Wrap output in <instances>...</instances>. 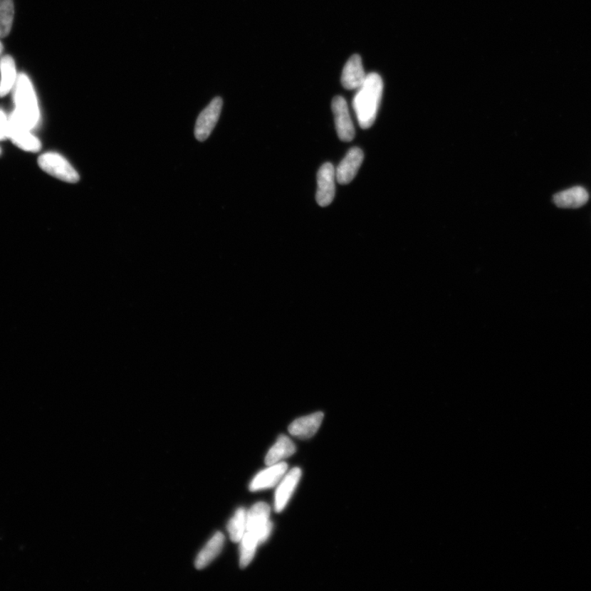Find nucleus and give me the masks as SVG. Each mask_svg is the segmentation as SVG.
I'll list each match as a JSON object with an SVG mask.
<instances>
[{
	"mask_svg": "<svg viewBox=\"0 0 591 591\" xmlns=\"http://www.w3.org/2000/svg\"><path fill=\"white\" fill-rule=\"evenodd\" d=\"M383 89V80L375 73L368 74L364 83L357 89L353 100V109L362 128L368 129L374 125L382 99Z\"/></svg>",
	"mask_w": 591,
	"mask_h": 591,
	"instance_id": "1",
	"label": "nucleus"
},
{
	"mask_svg": "<svg viewBox=\"0 0 591 591\" xmlns=\"http://www.w3.org/2000/svg\"><path fill=\"white\" fill-rule=\"evenodd\" d=\"M222 107V99L214 98L199 115L195 127V136L198 141H206L211 135L221 114Z\"/></svg>",
	"mask_w": 591,
	"mask_h": 591,
	"instance_id": "7",
	"label": "nucleus"
},
{
	"mask_svg": "<svg viewBox=\"0 0 591 591\" xmlns=\"http://www.w3.org/2000/svg\"><path fill=\"white\" fill-rule=\"evenodd\" d=\"M336 172L331 163L321 166L317 174L316 201L322 207L330 206L335 197Z\"/></svg>",
	"mask_w": 591,
	"mask_h": 591,
	"instance_id": "5",
	"label": "nucleus"
},
{
	"mask_svg": "<svg viewBox=\"0 0 591 591\" xmlns=\"http://www.w3.org/2000/svg\"><path fill=\"white\" fill-rule=\"evenodd\" d=\"M9 117L0 110V141H4L9 137Z\"/></svg>",
	"mask_w": 591,
	"mask_h": 591,
	"instance_id": "21",
	"label": "nucleus"
},
{
	"mask_svg": "<svg viewBox=\"0 0 591 591\" xmlns=\"http://www.w3.org/2000/svg\"><path fill=\"white\" fill-rule=\"evenodd\" d=\"M38 164L42 170L59 180L74 184L80 179L77 171L61 155L53 152L43 154L38 159Z\"/></svg>",
	"mask_w": 591,
	"mask_h": 591,
	"instance_id": "4",
	"label": "nucleus"
},
{
	"mask_svg": "<svg viewBox=\"0 0 591 591\" xmlns=\"http://www.w3.org/2000/svg\"><path fill=\"white\" fill-rule=\"evenodd\" d=\"M3 50H4V46H3L2 42L0 41V56L2 55Z\"/></svg>",
	"mask_w": 591,
	"mask_h": 591,
	"instance_id": "22",
	"label": "nucleus"
},
{
	"mask_svg": "<svg viewBox=\"0 0 591 591\" xmlns=\"http://www.w3.org/2000/svg\"><path fill=\"white\" fill-rule=\"evenodd\" d=\"M589 195L581 187H572L560 193L553 197L556 206L561 208H578L587 202Z\"/></svg>",
	"mask_w": 591,
	"mask_h": 591,
	"instance_id": "14",
	"label": "nucleus"
},
{
	"mask_svg": "<svg viewBox=\"0 0 591 591\" xmlns=\"http://www.w3.org/2000/svg\"><path fill=\"white\" fill-rule=\"evenodd\" d=\"M224 543V535L221 532H217L199 553L195 562L196 568L202 570L207 567L222 551Z\"/></svg>",
	"mask_w": 591,
	"mask_h": 591,
	"instance_id": "15",
	"label": "nucleus"
},
{
	"mask_svg": "<svg viewBox=\"0 0 591 591\" xmlns=\"http://www.w3.org/2000/svg\"><path fill=\"white\" fill-rule=\"evenodd\" d=\"M300 476H302V471L298 467H295L283 478L276 493L275 508L277 513L282 512L284 508L286 507L296 487L298 486Z\"/></svg>",
	"mask_w": 591,
	"mask_h": 591,
	"instance_id": "13",
	"label": "nucleus"
},
{
	"mask_svg": "<svg viewBox=\"0 0 591 591\" xmlns=\"http://www.w3.org/2000/svg\"><path fill=\"white\" fill-rule=\"evenodd\" d=\"M0 72H1V80H0V98L7 95L11 90H14L16 82H17L18 74L16 69L14 59L5 56L0 61Z\"/></svg>",
	"mask_w": 591,
	"mask_h": 591,
	"instance_id": "16",
	"label": "nucleus"
},
{
	"mask_svg": "<svg viewBox=\"0 0 591 591\" xmlns=\"http://www.w3.org/2000/svg\"><path fill=\"white\" fill-rule=\"evenodd\" d=\"M14 17L13 0H0V38H4L10 33Z\"/></svg>",
	"mask_w": 591,
	"mask_h": 591,
	"instance_id": "20",
	"label": "nucleus"
},
{
	"mask_svg": "<svg viewBox=\"0 0 591 591\" xmlns=\"http://www.w3.org/2000/svg\"><path fill=\"white\" fill-rule=\"evenodd\" d=\"M14 96L15 109L11 115L33 130L39 123L40 109L33 85L26 75H19Z\"/></svg>",
	"mask_w": 591,
	"mask_h": 591,
	"instance_id": "2",
	"label": "nucleus"
},
{
	"mask_svg": "<svg viewBox=\"0 0 591 591\" xmlns=\"http://www.w3.org/2000/svg\"><path fill=\"white\" fill-rule=\"evenodd\" d=\"M324 413L319 412L310 415L300 417L295 420L288 427V432L293 436L300 439H308L313 437L318 432L322 422H323Z\"/></svg>",
	"mask_w": 591,
	"mask_h": 591,
	"instance_id": "10",
	"label": "nucleus"
},
{
	"mask_svg": "<svg viewBox=\"0 0 591 591\" xmlns=\"http://www.w3.org/2000/svg\"><path fill=\"white\" fill-rule=\"evenodd\" d=\"M332 110L338 137L342 142H352L355 137V128L345 99L336 96L332 101Z\"/></svg>",
	"mask_w": 591,
	"mask_h": 591,
	"instance_id": "6",
	"label": "nucleus"
},
{
	"mask_svg": "<svg viewBox=\"0 0 591 591\" xmlns=\"http://www.w3.org/2000/svg\"><path fill=\"white\" fill-rule=\"evenodd\" d=\"M227 528L233 542H240L243 539L246 530V513L244 508L236 510L234 517L230 519Z\"/></svg>",
	"mask_w": 591,
	"mask_h": 591,
	"instance_id": "19",
	"label": "nucleus"
},
{
	"mask_svg": "<svg viewBox=\"0 0 591 591\" xmlns=\"http://www.w3.org/2000/svg\"><path fill=\"white\" fill-rule=\"evenodd\" d=\"M288 469L286 463H278L268 467L256 475L250 485V491L252 492L266 490L276 486L286 475Z\"/></svg>",
	"mask_w": 591,
	"mask_h": 591,
	"instance_id": "11",
	"label": "nucleus"
},
{
	"mask_svg": "<svg viewBox=\"0 0 591 591\" xmlns=\"http://www.w3.org/2000/svg\"><path fill=\"white\" fill-rule=\"evenodd\" d=\"M9 137L21 150L28 152H37L41 149L40 140L32 134L31 129L26 127L12 115L9 116Z\"/></svg>",
	"mask_w": 591,
	"mask_h": 591,
	"instance_id": "8",
	"label": "nucleus"
},
{
	"mask_svg": "<svg viewBox=\"0 0 591 591\" xmlns=\"http://www.w3.org/2000/svg\"><path fill=\"white\" fill-rule=\"evenodd\" d=\"M365 74L361 56L353 55L343 68L341 82L347 90L358 89L364 83Z\"/></svg>",
	"mask_w": 591,
	"mask_h": 591,
	"instance_id": "12",
	"label": "nucleus"
},
{
	"mask_svg": "<svg viewBox=\"0 0 591 591\" xmlns=\"http://www.w3.org/2000/svg\"><path fill=\"white\" fill-rule=\"evenodd\" d=\"M240 542V568H245L253 560L256 548L260 542L254 535L247 531Z\"/></svg>",
	"mask_w": 591,
	"mask_h": 591,
	"instance_id": "18",
	"label": "nucleus"
},
{
	"mask_svg": "<svg viewBox=\"0 0 591 591\" xmlns=\"http://www.w3.org/2000/svg\"><path fill=\"white\" fill-rule=\"evenodd\" d=\"M296 452L294 443L286 435H281L277 442L268 451L266 456V464L268 466L278 464L281 460L289 458Z\"/></svg>",
	"mask_w": 591,
	"mask_h": 591,
	"instance_id": "17",
	"label": "nucleus"
},
{
	"mask_svg": "<svg viewBox=\"0 0 591 591\" xmlns=\"http://www.w3.org/2000/svg\"><path fill=\"white\" fill-rule=\"evenodd\" d=\"M364 153L358 147H353L348 150L345 157L338 164L336 172V179L338 184L346 185L350 184L357 176V172L363 163Z\"/></svg>",
	"mask_w": 591,
	"mask_h": 591,
	"instance_id": "9",
	"label": "nucleus"
},
{
	"mask_svg": "<svg viewBox=\"0 0 591 591\" xmlns=\"http://www.w3.org/2000/svg\"><path fill=\"white\" fill-rule=\"evenodd\" d=\"M271 508L266 503H257L246 513V530L254 535L260 544L270 537L273 524L270 520Z\"/></svg>",
	"mask_w": 591,
	"mask_h": 591,
	"instance_id": "3",
	"label": "nucleus"
}]
</instances>
